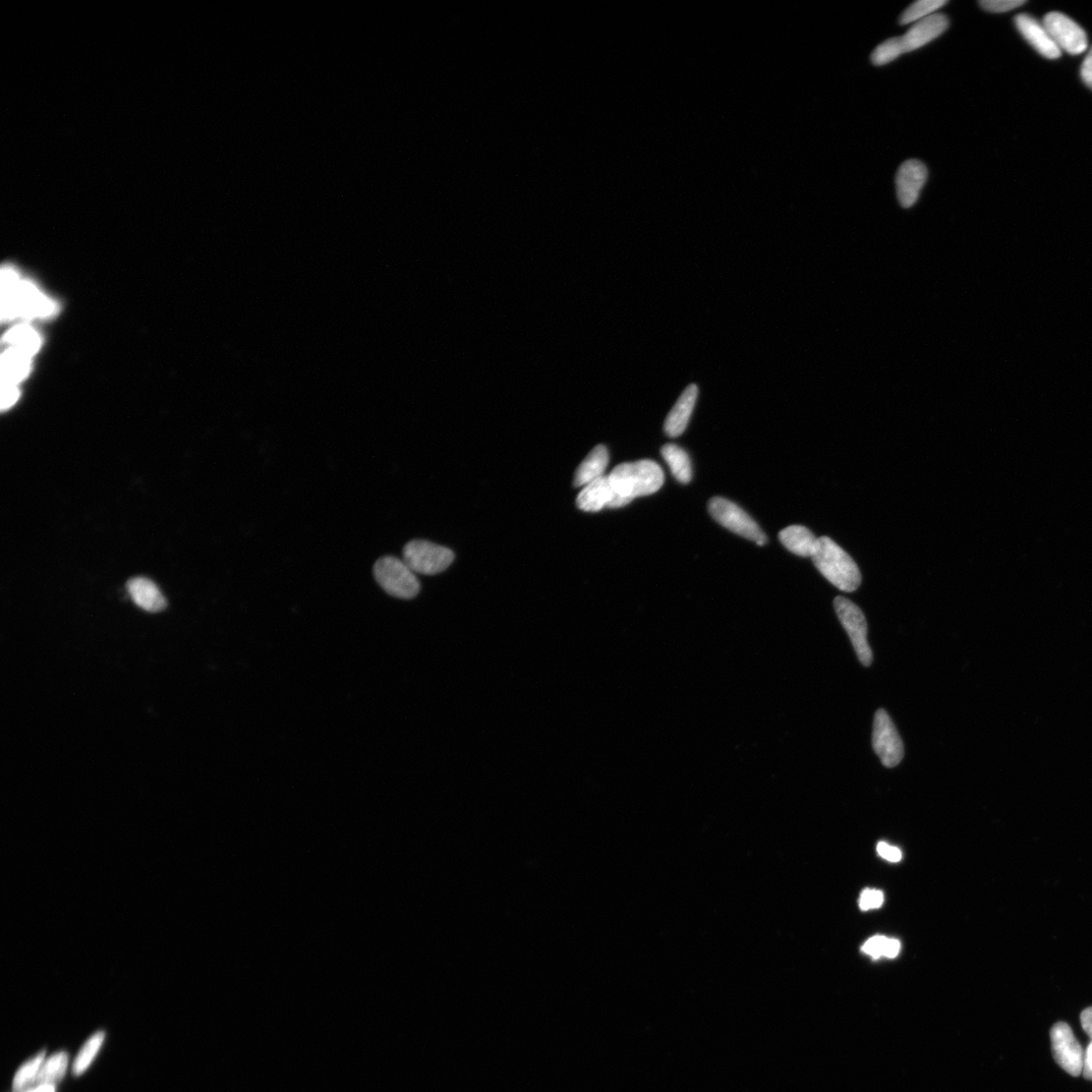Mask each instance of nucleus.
I'll list each match as a JSON object with an SVG mask.
<instances>
[{"label": "nucleus", "mask_w": 1092, "mask_h": 1092, "mask_svg": "<svg viewBox=\"0 0 1092 1092\" xmlns=\"http://www.w3.org/2000/svg\"><path fill=\"white\" fill-rule=\"evenodd\" d=\"M2 318L11 321L18 317L43 318L56 312V305L43 296L29 281H21L11 267L2 272Z\"/></svg>", "instance_id": "nucleus-1"}, {"label": "nucleus", "mask_w": 1092, "mask_h": 1092, "mask_svg": "<svg viewBox=\"0 0 1092 1092\" xmlns=\"http://www.w3.org/2000/svg\"><path fill=\"white\" fill-rule=\"evenodd\" d=\"M615 493L629 502L657 493L664 485L662 468L650 459L617 466L608 476Z\"/></svg>", "instance_id": "nucleus-2"}, {"label": "nucleus", "mask_w": 1092, "mask_h": 1092, "mask_svg": "<svg viewBox=\"0 0 1092 1092\" xmlns=\"http://www.w3.org/2000/svg\"><path fill=\"white\" fill-rule=\"evenodd\" d=\"M813 560L823 576L844 592L856 591L861 582V574L854 559L833 540L822 537Z\"/></svg>", "instance_id": "nucleus-3"}, {"label": "nucleus", "mask_w": 1092, "mask_h": 1092, "mask_svg": "<svg viewBox=\"0 0 1092 1092\" xmlns=\"http://www.w3.org/2000/svg\"><path fill=\"white\" fill-rule=\"evenodd\" d=\"M374 574L378 584L392 597L408 600L415 598L420 592L416 573L404 559L384 556L376 562Z\"/></svg>", "instance_id": "nucleus-4"}, {"label": "nucleus", "mask_w": 1092, "mask_h": 1092, "mask_svg": "<svg viewBox=\"0 0 1092 1092\" xmlns=\"http://www.w3.org/2000/svg\"><path fill=\"white\" fill-rule=\"evenodd\" d=\"M708 510L712 519L720 526L742 537L755 542L763 546L767 543V537L761 531L752 517L736 504L721 497L712 498L708 504Z\"/></svg>", "instance_id": "nucleus-5"}, {"label": "nucleus", "mask_w": 1092, "mask_h": 1092, "mask_svg": "<svg viewBox=\"0 0 1092 1092\" xmlns=\"http://www.w3.org/2000/svg\"><path fill=\"white\" fill-rule=\"evenodd\" d=\"M834 606L858 659L865 667H869L873 661V653L867 641L868 626L864 613L855 603L842 596L835 599Z\"/></svg>", "instance_id": "nucleus-6"}, {"label": "nucleus", "mask_w": 1092, "mask_h": 1092, "mask_svg": "<svg viewBox=\"0 0 1092 1092\" xmlns=\"http://www.w3.org/2000/svg\"><path fill=\"white\" fill-rule=\"evenodd\" d=\"M404 561L415 572L436 574L445 570L453 561V552L444 546L426 541H412L404 548Z\"/></svg>", "instance_id": "nucleus-7"}, {"label": "nucleus", "mask_w": 1092, "mask_h": 1092, "mask_svg": "<svg viewBox=\"0 0 1092 1092\" xmlns=\"http://www.w3.org/2000/svg\"><path fill=\"white\" fill-rule=\"evenodd\" d=\"M873 749L881 763L887 768L900 764L904 756L903 741L888 713L879 709L874 718Z\"/></svg>", "instance_id": "nucleus-8"}, {"label": "nucleus", "mask_w": 1092, "mask_h": 1092, "mask_svg": "<svg viewBox=\"0 0 1092 1092\" xmlns=\"http://www.w3.org/2000/svg\"><path fill=\"white\" fill-rule=\"evenodd\" d=\"M1050 1037L1057 1064L1071 1076H1080L1083 1071L1085 1051L1075 1038L1071 1026L1064 1021L1055 1023L1051 1028Z\"/></svg>", "instance_id": "nucleus-9"}, {"label": "nucleus", "mask_w": 1092, "mask_h": 1092, "mask_svg": "<svg viewBox=\"0 0 1092 1092\" xmlns=\"http://www.w3.org/2000/svg\"><path fill=\"white\" fill-rule=\"evenodd\" d=\"M1043 25L1060 50L1079 55L1087 49L1086 33L1069 17L1053 12L1045 17Z\"/></svg>", "instance_id": "nucleus-10"}, {"label": "nucleus", "mask_w": 1092, "mask_h": 1092, "mask_svg": "<svg viewBox=\"0 0 1092 1092\" xmlns=\"http://www.w3.org/2000/svg\"><path fill=\"white\" fill-rule=\"evenodd\" d=\"M927 179L928 169L922 161L910 159L899 167L896 190L898 201L903 208H911L917 202Z\"/></svg>", "instance_id": "nucleus-11"}, {"label": "nucleus", "mask_w": 1092, "mask_h": 1092, "mask_svg": "<svg viewBox=\"0 0 1092 1092\" xmlns=\"http://www.w3.org/2000/svg\"><path fill=\"white\" fill-rule=\"evenodd\" d=\"M630 502L618 496L608 476H603L583 487L577 498V506L585 512H599L604 508H621Z\"/></svg>", "instance_id": "nucleus-12"}, {"label": "nucleus", "mask_w": 1092, "mask_h": 1092, "mask_svg": "<svg viewBox=\"0 0 1092 1092\" xmlns=\"http://www.w3.org/2000/svg\"><path fill=\"white\" fill-rule=\"evenodd\" d=\"M1014 24L1020 35L1034 50L1048 60L1059 59L1061 50L1057 47L1044 25L1025 14L1015 17Z\"/></svg>", "instance_id": "nucleus-13"}, {"label": "nucleus", "mask_w": 1092, "mask_h": 1092, "mask_svg": "<svg viewBox=\"0 0 1092 1092\" xmlns=\"http://www.w3.org/2000/svg\"><path fill=\"white\" fill-rule=\"evenodd\" d=\"M949 28V20L943 14H934L915 23L908 32L900 37L904 53L922 48L939 38Z\"/></svg>", "instance_id": "nucleus-14"}, {"label": "nucleus", "mask_w": 1092, "mask_h": 1092, "mask_svg": "<svg viewBox=\"0 0 1092 1092\" xmlns=\"http://www.w3.org/2000/svg\"><path fill=\"white\" fill-rule=\"evenodd\" d=\"M698 396L697 385H690L680 395L665 422V432L669 437H678L686 430L696 408Z\"/></svg>", "instance_id": "nucleus-15"}, {"label": "nucleus", "mask_w": 1092, "mask_h": 1092, "mask_svg": "<svg viewBox=\"0 0 1092 1092\" xmlns=\"http://www.w3.org/2000/svg\"><path fill=\"white\" fill-rule=\"evenodd\" d=\"M128 591L133 601L148 612H160L167 606L159 588L146 578H134L129 581Z\"/></svg>", "instance_id": "nucleus-16"}, {"label": "nucleus", "mask_w": 1092, "mask_h": 1092, "mask_svg": "<svg viewBox=\"0 0 1092 1092\" xmlns=\"http://www.w3.org/2000/svg\"><path fill=\"white\" fill-rule=\"evenodd\" d=\"M609 463L608 449L604 445L596 446L584 459L576 474L573 486L585 487L604 476Z\"/></svg>", "instance_id": "nucleus-17"}, {"label": "nucleus", "mask_w": 1092, "mask_h": 1092, "mask_svg": "<svg viewBox=\"0 0 1092 1092\" xmlns=\"http://www.w3.org/2000/svg\"><path fill=\"white\" fill-rule=\"evenodd\" d=\"M781 544L791 552L804 557H813L819 539L807 528L791 526L779 534Z\"/></svg>", "instance_id": "nucleus-18"}, {"label": "nucleus", "mask_w": 1092, "mask_h": 1092, "mask_svg": "<svg viewBox=\"0 0 1092 1092\" xmlns=\"http://www.w3.org/2000/svg\"><path fill=\"white\" fill-rule=\"evenodd\" d=\"M2 363V387H17L30 371L31 356L10 348L3 355Z\"/></svg>", "instance_id": "nucleus-19"}, {"label": "nucleus", "mask_w": 1092, "mask_h": 1092, "mask_svg": "<svg viewBox=\"0 0 1092 1092\" xmlns=\"http://www.w3.org/2000/svg\"><path fill=\"white\" fill-rule=\"evenodd\" d=\"M662 455L679 483L689 484L692 482L694 476L692 459L682 447L676 444H666L662 448Z\"/></svg>", "instance_id": "nucleus-20"}, {"label": "nucleus", "mask_w": 1092, "mask_h": 1092, "mask_svg": "<svg viewBox=\"0 0 1092 1092\" xmlns=\"http://www.w3.org/2000/svg\"><path fill=\"white\" fill-rule=\"evenodd\" d=\"M69 1066V1055L61 1052L50 1057L41 1066L36 1080V1088L41 1086H55L62 1081Z\"/></svg>", "instance_id": "nucleus-21"}, {"label": "nucleus", "mask_w": 1092, "mask_h": 1092, "mask_svg": "<svg viewBox=\"0 0 1092 1092\" xmlns=\"http://www.w3.org/2000/svg\"><path fill=\"white\" fill-rule=\"evenodd\" d=\"M5 341L11 345V348L31 357L38 352L41 345L40 335L28 325H20L10 330Z\"/></svg>", "instance_id": "nucleus-22"}, {"label": "nucleus", "mask_w": 1092, "mask_h": 1092, "mask_svg": "<svg viewBox=\"0 0 1092 1092\" xmlns=\"http://www.w3.org/2000/svg\"><path fill=\"white\" fill-rule=\"evenodd\" d=\"M44 1059L45 1052H41L21 1067L14 1079L15 1092H28L36 1088L37 1076L45 1061Z\"/></svg>", "instance_id": "nucleus-23"}, {"label": "nucleus", "mask_w": 1092, "mask_h": 1092, "mask_svg": "<svg viewBox=\"0 0 1092 1092\" xmlns=\"http://www.w3.org/2000/svg\"><path fill=\"white\" fill-rule=\"evenodd\" d=\"M948 2L946 0H921L908 7L900 18L901 25H909L922 21L934 14Z\"/></svg>", "instance_id": "nucleus-24"}, {"label": "nucleus", "mask_w": 1092, "mask_h": 1092, "mask_svg": "<svg viewBox=\"0 0 1092 1092\" xmlns=\"http://www.w3.org/2000/svg\"><path fill=\"white\" fill-rule=\"evenodd\" d=\"M904 54L903 46L900 37H895L886 40L880 44L872 53L871 61L876 67L886 66L898 59L900 55Z\"/></svg>", "instance_id": "nucleus-25"}, {"label": "nucleus", "mask_w": 1092, "mask_h": 1092, "mask_svg": "<svg viewBox=\"0 0 1092 1092\" xmlns=\"http://www.w3.org/2000/svg\"><path fill=\"white\" fill-rule=\"evenodd\" d=\"M104 1036V1032L98 1031L83 1046L74 1065L76 1075L82 1074L91 1064L103 1043Z\"/></svg>", "instance_id": "nucleus-26"}, {"label": "nucleus", "mask_w": 1092, "mask_h": 1092, "mask_svg": "<svg viewBox=\"0 0 1092 1092\" xmlns=\"http://www.w3.org/2000/svg\"><path fill=\"white\" fill-rule=\"evenodd\" d=\"M1025 0H983L981 7L990 13L1003 14L1025 5Z\"/></svg>", "instance_id": "nucleus-27"}, {"label": "nucleus", "mask_w": 1092, "mask_h": 1092, "mask_svg": "<svg viewBox=\"0 0 1092 1092\" xmlns=\"http://www.w3.org/2000/svg\"><path fill=\"white\" fill-rule=\"evenodd\" d=\"M884 896L881 891L867 889L860 895L859 907L861 910L878 908L882 905Z\"/></svg>", "instance_id": "nucleus-28"}, {"label": "nucleus", "mask_w": 1092, "mask_h": 1092, "mask_svg": "<svg viewBox=\"0 0 1092 1092\" xmlns=\"http://www.w3.org/2000/svg\"><path fill=\"white\" fill-rule=\"evenodd\" d=\"M887 941L888 939L885 937L876 936L866 942L863 948H861V951L872 956L874 959H878L884 956V950Z\"/></svg>", "instance_id": "nucleus-29"}, {"label": "nucleus", "mask_w": 1092, "mask_h": 1092, "mask_svg": "<svg viewBox=\"0 0 1092 1092\" xmlns=\"http://www.w3.org/2000/svg\"><path fill=\"white\" fill-rule=\"evenodd\" d=\"M19 398L18 387H2V409H10Z\"/></svg>", "instance_id": "nucleus-30"}, {"label": "nucleus", "mask_w": 1092, "mask_h": 1092, "mask_svg": "<svg viewBox=\"0 0 1092 1092\" xmlns=\"http://www.w3.org/2000/svg\"><path fill=\"white\" fill-rule=\"evenodd\" d=\"M877 851L882 858L893 861V863H896V861L901 859V852L897 848L891 847L885 843H880L877 847Z\"/></svg>", "instance_id": "nucleus-31"}, {"label": "nucleus", "mask_w": 1092, "mask_h": 1092, "mask_svg": "<svg viewBox=\"0 0 1092 1092\" xmlns=\"http://www.w3.org/2000/svg\"><path fill=\"white\" fill-rule=\"evenodd\" d=\"M1080 75L1083 82L1092 90V48L1085 57Z\"/></svg>", "instance_id": "nucleus-32"}, {"label": "nucleus", "mask_w": 1092, "mask_h": 1092, "mask_svg": "<svg viewBox=\"0 0 1092 1092\" xmlns=\"http://www.w3.org/2000/svg\"><path fill=\"white\" fill-rule=\"evenodd\" d=\"M1080 1022L1083 1030L1092 1041V1007L1084 1010L1080 1014Z\"/></svg>", "instance_id": "nucleus-33"}, {"label": "nucleus", "mask_w": 1092, "mask_h": 1092, "mask_svg": "<svg viewBox=\"0 0 1092 1092\" xmlns=\"http://www.w3.org/2000/svg\"><path fill=\"white\" fill-rule=\"evenodd\" d=\"M1082 1074L1085 1079L1092 1080V1041L1085 1050Z\"/></svg>", "instance_id": "nucleus-34"}, {"label": "nucleus", "mask_w": 1092, "mask_h": 1092, "mask_svg": "<svg viewBox=\"0 0 1092 1092\" xmlns=\"http://www.w3.org/2000/svg\"><path fill=\"white\" fill-rule=\"evenodd\" d=\"M899 950L900 943L897 940L888 939L884 950V956L888 958H895L898 955Z\"/></svg>", "instance_id": "nucleus-35"}, {"label": "nucleus", "mask_w": 1092, "mask_h": 1092, "mask_svg": "<svg viewBox=\"0 0 1092 1092\" xmlns=\"http://www.w3.org/2000/svg\"><path fill=\"white\" fill-rule=\"evenodd\" d=\"M28 1092H55V1086H41Z\"/></svg>", "instance_id": "nucleus-36"}]
</instances>
